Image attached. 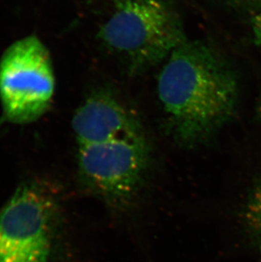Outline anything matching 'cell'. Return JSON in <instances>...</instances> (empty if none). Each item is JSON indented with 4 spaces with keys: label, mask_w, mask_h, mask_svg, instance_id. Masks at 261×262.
<instances>
[{
    "label": "cell",
    "mask_w": 261,
    "mask_h": 262,
    "mask_svg": "<svg viewBox=\"0 0 261 262\" xmlns=\"http://www.w3.org/2000/svg\"><path fill=\"white\" fill-rule=\"evenodd\" d=\"M157 89L170 134L187 148L211 139L232 118L238 99L232 68L200 40L187 39L171 53Z\"/></svg>",
    "instance_id": "6da1fadb"
},
{
    "label": "cell",
    "mask_w": 261,
    "mask_h": 262,
    "mask_svg": "<svg viewBox=\"0 0 261 262\" xmlns=\"http://www.w3.org/2000/svg\"><path fill=\"white\" fill-rule=\"evenodd\" d=\"M99 38L130 74L166 60L187 40L178 13L166 0H113Z\"/></svg>",
    "instance_id": "7a4b0ae2"
},
{
    "label": "cell",
    "mask_w": 261,
    "mask_h": 262,
    "mask_svg": "<svg viewBox=\"0 0 261 262\" xmlns=\"http://www.w3.org/2000/svg\"><path fill=\"white\" fill-rule=\"evenodd\" d=\"M150 164L145 134L79 146L84 183L113 209L132 203L143 188Z\"/></svg>",
    "instance_id": "3957f363"
},
{
    "label": "cell",
    "mask_w": 261,
    "mask_h": 262,
    "mask_svg": "<svg viewBox=\"0 0 261 262\" xmlns=\"http://www.w3.org/2000/svg\"><path fill=\"white\" fill-rule=\"evenodd\" d=\"M54 75L50 53L35 36L10 45L0 60V99L8 121L30 123L52 102Z\"/></svg>",
    "instance_id": "277c9868"
},
{
    "label": "cell",
    "mask_w": 261,
    "mask_h": 262,
    "mask_svg": "<svg viewBox=\"0 0 261 262\" xmlns=\"http://www.w3.org/2000/svg\"><path fill=\"white\" fill-rule=\"evenodd\" d=\"M54 204L44 187L26 183L0 211V262H50Z\"/></svg>",
    "instance_id": "5b68a950"
},
{
    "label": "cell",
    "mask_w": 261,
    "mask_h": 262,
    "mask_svg": "<svg viewBox=\"0 0 261 262\" xmlns=\"http://www.w3.org/2000/svg\"><path fill=\"white\" fill-rule=\"evenodd\" d=\"M72 128L79 146L144 134L137 116L106 92L92 95L79 107Z\"/></svg>",
    "instance_id": "8992f818"
},
{
    "label": "cell",
    "mask_w": 261,
    "mask_h": 262,
    "mask_svg": "<svg viewBox=\"0 0 261 262\" xmlns=\"http://www.w3.org/2000/svg\"><path fill=\"white\" fill-rule=\"evenodd\" d=\"M249 211H250L252 222L257 228V230L259 231L261 236V184L259 188H257L256 192L254 193Z\"/></svg>",
    "instance_id": "52a82bcc"
},
{
    "label": "cell",
    "mask_w": 261,
    "mask_h": 262,
    "mask_svg": "<svg viewBox=\"0 0 261 262\" xmlns=\"http://www.w3.org/2000/svg\"><path fill=\"white\" fill-rule=\"evenodd\" d=\"M252 28L254 33V40L255 45L261 46V10L258 14L254 15L252 21Z\"/></svg>",
    "instance_id": "ba28073f"
},
{
    "label": "cell",
    "mask_w": 261,
    "mask_h": 262,
    "mask_svg": "<svg viewBox=\"0 0 261 262\" xmlns=\"http://www.w3.org/2000/svg\"><path fill=\"white\" fill-rule=\"evenodd\" d=\"M237 2L247 3V4H257L261 5V0H234Z\"/></svg>",
    "instance_id": "9c48e42d"
},
{
    "label": "cell",
    "mask_w": 261,
    "mask_h": 262,
    "mask_svg": "<svg viewBox=\"0 0 261 262\" xmlns=\"http://www.w3.org/2000/svg\"><path fill=\"white\" fill-rule=\"evenodd\" d=\"M258 110H259V115L261 118V96L260 99H259V107H258Z\"/></svg>",
    "instance_id": "30bf717a"
}]
</instances>
